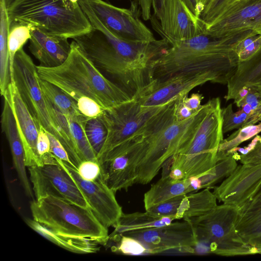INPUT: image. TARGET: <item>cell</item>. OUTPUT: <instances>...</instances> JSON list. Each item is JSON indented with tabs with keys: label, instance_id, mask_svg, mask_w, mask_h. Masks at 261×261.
<instances>
[{
	"label": "cell",
	"instance_id": "8d00e7d4",
	"mask_svg": "<svg viewBox=\"0 0 261 261\" xmlns=\"http://www.w3.org/2000/svg\"><path fill=\"white\" fill-rule=\"evenodd\" d=\"M249 117L241 109L234 112L231 104L221 108L223 133H226L242 127Z\"/></svg>",
	"mask_w": 261,
	"mask_h": 261
},
{
	"label": "cell",
	"instance_id": "52a82bcc",
	"mask_svg": "<svg viewBox=\"0 0 261 261\" xmlns=\"http://www.w3.org/2000/svg\"><path fill=\"white\" fill-rule=\"evenodd\" d=\"M239 210L238 207L223 203L202 216L189 220L197 240L196 248L203 247L202 252L225 256L258 254L243 241L237 230Z\"/></svg>",
	"mask_w": 261,
	"mask_h": 261
},
{
	"label": "cell",
	"instance_id": "277c9868",
	"mask_svg": "<svg viewBox=\"0 0 261 261\" xmlns=\"http://www.w3.org/2000/svg\"><path fill=\"white\" fill-rule=\"evenodd\" d=\"M7 9L10 23L25 22L55 36L73 39L93 29L79 3L71 0H15Z\"/></svg>",
	"mask_w": 261,
	"mask_h": 261
},
{
	"label": "cell",
	"instance_id": "44dd1931",
	"mask_svg": "<svg viewBox=\"0 0 261 261\" xmlns=\"http://www.w3.org/2000/svg\"><path fill=\"white\" fill-rule=\"evenodd\" d=\"M29 48L42 64L53 67L62 64L68 57L71 43L68 38L47 34L33 26Z\"/></svg>",
	"mask_w": 261,
	"mask_h": 261
},
{
	"label": "cell",
	"instance_id": "ffe728a7",
	"mask_svg": "<svg viewBox=\"0 0 261 261\" xmlns=\"http://www.w3.org/2000/svg\"><path fill=\"white\" fill-rule=\"evenodd\" d=\"M3 96L13 113L24 150L27 167L43 165L37 150L39 126L23 101L14 82H11Z\"/></svg>",
	"mask_w": 261,
	"mask_h": 261
},
{
	"label": "cell",
	"instance_id": "9c48e42d",
	"mask_svg": "<svg viewBox=\"0 0 261 261\" xmlns=\"http://www.w3.org/2000/svg\"><path fill=\"white\" fill-rule=\"evenodd\" d=\"M36 66L31 58L21 48L14 57L13 81L37 125L42 126L60 141L67 151L72 164L77 168L82 161L49 113L39 83Z\"/></svg>",
	"mask_w": 261,
	"mask_h": 261
},
{
	"label": "cell",
	"instance_id": "ac0fdd59",
	"mask_svg": "<svg viewBox=\"0 0 261 261\" xmlns=\"http://www.w3.org/2000/svg\"><path fill=\"white\" fill-rule=\"evenodd\" d=\"M260 186L261 163L241 164L213 192L220 202L240 208L252 198Z\"/></svg>",
	"mask_w": 261,
	"mask_h": 261
},
{
	"label": "cell",
	"instance_id": "7dc6e473",
	"mask_svg": "<svg viewBox=\"0 0 261 261\" xmlns=\"http://www.w3.org/2000/svg\"><path fill=\"white\" fill-rule=\"evenodd\" d=\"M249 87V92L247 95L236 105L240 108L244 104L249 105L252 109V113L256 110L260 104L259 91L251 87Z\"/></svg>",
	"mask_w": 261,
	"mask_h": 261
},
{
	"label": "cell",
	"instance_id": "e0dca14e",
	"mask_svg": "<svg viewBox=\"0 0 261 261\" xmlns=\"http://www.w3.org/2000/svg\"><path fill=\"white\" fill-rule=\"evenodd\" d=\"M150 20L153 30L168 41H181L203 33L199 18L182 0H163L159 19L153 14Z\"/></svg>",
	"mask_w": 261,
	"mask_h": 261
},
{
	"label": "cell",
	"instance_id": "9f6ffc18",
	"mask_svg": "<svg viewBox=\"0 0 261 261\" xmlns=\"http://www.w3.org/2000/svg\"><path fill=\"white\" fill-rule=\"evenodd\" d=\"M15 0H4L5 5L8 8Z\"/></svg>",
	"mask_w": 261,
	"mask_h": 261
},
{
	"label": "cell",
	"instance_id": "484cf974",
	"mask_svg": "<svg viewBox=\"0 0 261 261\" xmlns=\"http://www.w3.org/2000/svg\"><path fill=\"white\" fill-rule=\"evenodd\" d=\"M175 219L173 217L160 216L146 211L144 213H123L117 224L114 227V231L109 235V238L118 236L126 232L169 225Z\"/></svg>",
	"mask_w": 261,
	"mask_h": 261
},
{
	"label": "cell",
	"instance_id": "b9f144b4",
	"mask_svg": "<svg viewBox=\"0 0 261 261\" xmlns=\"http://www.w3.org/2000/svg\"><path fill=\"white\" fill-rule=\"evenodd\" d=\"M153 0H129L131 9L144 20H150L152 16Z\"/></svg>",
	"mask_w": 261,
	"mask_h": 261
},
{
	"label": "cell",
	"instance_id": "f907efd6",
	"mask_svg": "<svg viewBox=\"0 0 261 261\" xmlns=\"http://www.w3.org/2000/svg\"><path fill=\"white\" fill-rule=\"evenodd\" d=\"M258 121H261V103L249 116L243 126L256 124Z\"/></svg>",
	"mask_w": 261,
	"mask_h": 261
},
{
	"label": "cell",
	"instance_id": "60d3db41",
	"mask_svg": "<svg viewBox=\"0 0 261 261\" xmlns=\"http://www.w3.org/2000/svg\"><path fill=\"white\" fill-rule=\"evenodd\" d=\"M76 169L80 176L87 180L93 181L101 176V167L98 161H83Z\"/></svg>",
	"mask_w": 261,
	"mask_h": 261
},
{
	"label": "cell",
	"instance_id": "836d02e7",
	"mask_svg": "<svg viewBox=\"0 0 261 261\" xmlns=\"http://www.w3.org/2000/svg\"><path fill=\"white\" fill-rule=\"evenodd\" d=\"M237 160L233 153H230L219 159L208 173L198 177L201 181L202 188H211L221 179L229 176L237 167Z\"/></svg>",
	"mask_w": 261,
	"mask_h": 261
},
{
	"label": "cell",
	"instance_id": "7402d4cb",
	"mask_svg": "<svg viewBox=\"0 0 261 261\" xmlns=\"http://www.w3.org/2000/svg\"><path fill=\"white\" fill-rule=\"evenodd\" d=\"M3 109L1 115L2 132L5 134L9 142L14 168L18 175L19 181L27 195L33 197L27 176L25 168V158L22 142L19 134L16 122L12 109L4 99Z\"/></svg>",
	"mask_w": 261,
	"mask_h": 261
},
{
	"label": "cell",
	"instance_id": "8fae6325",
	"mask_svg": "<svg viewBox=\"0 0 261 261\" xmlns=\"http://www.w3.org/2000/svg\"><path fill=\"white\" fill-rule=\"evenodd\" d=\"M120 235L129 236L140 241L146 248L148 254L173 251L194 253L198 244L194 228L191 223L187 220L126 232Z\"/></svg>",
	"mask_w": 261,
	"mask_h": 261
},
{
	"label": "cell",
	"instance_id": "4dcf8cb0",
	"mask_svg": "<svg viewBox=\"0 0 261 261\" xmlns=\"http://www.w3.org/2000/svg\"><path fill=\"white\" fill-rule=\"evenodd\" d=\"M71 133L82 161L93 160L98 161L97 156L87 137L85 123L88 118L84 115L73 117L67 116Z\"/></svg>",
	"mask_w": 261,
	"mask_h": 261
},
{
	"label": "cell",
	"instance_id": "db71d44e",
	"mask_svg": "<svg viewBox=\"0 0 261 261\" xmlns=\"http://www.w3.org/2000/svg\"><path fill=\"white\" fill-rule=\"evenodd\" d=\"M189 179L190 180L191 187L195 192L202 189L201 180L198 177H191Z\"/></svg>",
	"mask_w": 261,
	"mask_h": 261
},
{
	"label": "cell",
	"instance_id": "30bf717a",
	"mask_svg": "<svg viewBox=\"0 0 261 261\" xmlns=\"http://www.w3.org/2000/svg\"><path fill=\"white\" fill-rule=\"evenodd\" d=\"M72 40L100 71L110 75L132 96L147 84L121 58L100 31L93 28Z\"/></svg>",
	"mask_w": 261,
	"mask_h": 261
},
{
	"label": "cell",
	"instance_id": "d4e9b609",
	"mask_svg": "<svg viewBox=\"0 0 261 261\" xmlns=\"http://www.w3.org/2000/svg\"><path fill=\"white\" fill-rule=\"evenodd\" d=\"M261 77V48L250 59L239 62L237 70L228 81L226 100L233 99L244 87L249 86Z\"/></svg>",
	"mask_w": 261,
	"mask_h": 261
},
{
	"label": "cell",
	"instance_id": "5bb4252c",
	"mask_svg": "<svg viewBox=\"0 0 261 261\" xmlns=\"http://www.w3.org/2000/svg\"><path fill=\"white\" fill-rule=\"evenodd\" d=\"M208 82L219 83L217 77L211 73L176 74L150 81L133 98L142 106H161L188 95L192 89Z\"/></svg>",
	"mask_w": 261,
	"mask_h": 261
},
{
	"label": "cell",
	"instance_id": "cb8c5ba5",
	"mask_svg": "<svg viewBox=\"0 0 261 261\" xmlns=\"http://www.w3.org/2000/svg\"><path fill=\"white\" fill-rule=\"evenodd\" d=\"M27 224L38 233L54 244L76 253H92L99 249L98 243L88 239L70 237L58 233L43 226L34 219L26 220Z\"/></svg>",
	"mask_w": 261,
	"mask_h": 261
},
{
	"label": "cell",
	"instance_id": "4fadbf2b",
	"mask_svg": "<svg viewBox=\"0 0 261 261\" xmlns=\"http://www.w3.org/2000/svg\"><path fill=\"white\" fill-rule=\"evenodd\" d=\"M142 157V151L136 141L126 142L110 151L99 161L105 183L115 193L127 190L136 184Z\"/></svg>",
	"mask_w": 261,
	"mask_h": 261
},
{
	"label": "cell",
	"instance_id": "ee69618b",
	"mask_svg": "<svg viewBox=\"0 0 261 261\" xmlns=\"http://www.w3.org/2000/svg\"><path fill=\"white\" fill-rule=\"evenodd\" d=\"M47 133L50 141L51 152L58 159L72 164L67 151L60 141L51 134Z\"/></svg>",
	"mask_w": 261,
	"mask_h": 261
},
{
	"label": "cell",
	"instance_id": "f35d334b",
	"mask_svg": "<svg viewBox=\"0 0 261 261\" xmlns=\"http://www.w3.org/2000/svg\"><path fill=\"white\" fill-rule=\"evenodd\" d=\"M37 150L43 164L54 162L56 158L50 151V141L47 132L41 125L38 127Z\"/></svg>",
	"mask_w": 261,
	"mask_h": 261
},
{
	"label": "cell",
	"instance_id": "ab89813d",
	"mask_svg": "<svg viewBox=\"0 0 261 261\" xmlns=\"http://www.w3.org/2000/svg\"><path fill=\"white\" fill-rule=\"evenodd\" d=\"M80 112L88 118H96L102 115L105 109L96 101L88 97H81L77 101Z\"/></svg>",
	"mask_w": 261,
	"mask_h": 261
},
{
	"label": "cell",
	"instance_id": "5b68a950",
	"mask_svg": "<svg viewBox=\"0 0 261 261\" xmlns=\"http://www.w3.org/2000/svg\"><path fill=\"white\" fill-rule=\"evenodd\" d=\"M30 209L34 220L56 233L90 239L102 245L108 242V228L89 207L48 196L32 201Z\"/></svg>",
	"mask_w": 261,
	"mask_h": 261
},
{
	"label": "cell",
	"instance_id": "4316f807",
	"mask_svg": "<svg viewBox=\"0 0 261 261\" xmlns=\"http://www.w3.org/2000/svg\"><path fill=\"white\" fill-rule=\"evenodd\" d=\"M217 198L210 188H205L200 192L185 195L177 209L175 219L189 221L202 216L215 208Z\"/></svg>",
	"mask_w": 261,
	"mask_h": 261
},
{
	"label": "cell",
	"instance_id": "e575fe53",
	"mask_svg": "<svg viewBox=\"0 0 261 261\" xmlns=\"http://www.w3.org/2000/svg\"><path fill=\"white\" fill-rule=\"evenodd\" d=\"M85 130L96 156L102 148L107 136V128L101 116L88 118L85 123Z\"/></svg>",
	"mask_w": 261,
	"mask_h": 261
},
{
	"label": "cell",
	"instance_id": "c3c4849f",
	"mask_svg": "<svg viewBox=\"0 0 261 261\" xmlns=\"http://www.w3.org/2000/svg\"><path fill=\"white\" fill-rule=\"evenodd\" d=\"M203 96L198 93H193L190 97L188 95L182 97L183 102L186 106L194 111H198L202 106L201 105Z\"/></svg>",
	"mask_w": 261,
	"mask_h": 261
},
{
	"label": "cell",
	"instance_id": "8992f818",
	"mask_svg": "<svg viewBox=\"0 0 261 261\" xmlns=\"http://www.w3.org/2000/svg\"><path fill=\"white\" fill-rule=\"evenodd\" d=\"M210 100V107L190 143L171 158L170 169H180L185 179L203 176L217 162L219 147L223 140L221 101L219 97Z\"/></svg>",
	"mask_w": 261,
	"mask_h": 261
},
{
	"label": "cell",
	"instance_id": "816d5d0a",
	"mask_svg": "<svg viewBox=\"0 0 261 261\" xmlns=\"http://www.w3.org/2000/svg\"><path fill=\"white\" fill-rule=\"evenodd\" d=\"M191 12L199 18L200 10L198 0H182Z\"/></svg>",
	"mask_w": 261,
	"mask_h": 261
},
{
	"label": "cell",
	"instance_id": "7bdbcfd3",
	"mask_svg": "<svg viewBox=\"0 0 261 261\" xmlns=\"http://www.w3.org/2000/svg\"><path fill=\"white\" fill-rule=\"evenodd\" d=\"M233 154L236 160H240L241 164L261 163V137L254 147L247 153L239 154L235 151Z\"/></svg>",
	"mask_w": 261,
	"mask_h": 261
},
{
	"label": "cell",
	"instance_id": "d590c367",
	"mask_svg": "<svg viewBox=\"0 0 261 261\" xmlns=\"http://www.w3.org/2000/svg\"><path fill=\"white\" fill-rule=\"evenodd\" d=\"M118 242L117 246H113V251L127 255H141L148 253L145 247L137 239L124 235L110 238L109 241Z\"/></svg>",
	"mask_w": 261,
	"mask_h": 261
},
{
	"label": "cell",
	"instance_id": "3957f363",
	"mask_svg": "<svg viewBox=\"0 0 261 261\" xmlns=\"http://www.w3.org/2000/svg\"><path fill=\"white\" fill-rule=\"evenodd\" d=\"M175 100L167 108L155 127L138 139L143 158L138 167L137 184L150 182L166 161L187 146L211 105L210 100L190 118L177 121L174 115Z\"/></svg>",
	"mask_w": 261,
	"mask_h": 261
},
{
	"label": "cell",
	"instance_id": "681fc988",
	"mask_svg": "<svg viewBox=\"0 0 261 261\" xmlns=\"http://www.w3.org/2000/svg\"><path fill=\"white\" fill-rule=\"evenodd\" d=\"M261 206V186L252 197L243 206L239 208L240 211H246L252 208H257Z\"/></svg>",
	"mask_w": 261,
	"mask_h": 261
},
{
	"label": "cell",
	"instance_id": "d6a6232c",
	"mask_svg": "<svg viewBox=\"0 0 261 261\" xmlns=\"http://www.w3.org/2000/svg\"><path fill=\"white\" fill-rule=\"evenodd\" d=\"M261 132V122L249 124L238 129L221 143L217 154V161L232 153L238 146Z\"/></svg>",
	"mask_w": 261,
	"mask_h": 261
},
{
	"label": "cell",
	"instance_id": "ba28073f",
	"mask_svg": "<svg viewBox=\"0 0 261 261\" xmlns=\"http://www.w3.org/2000/svg\"><path fill=\"white\" fill-rule=\"evenodd\" d=\"M174 100L161 106L145 107L133 99L114 108L105 110L101 116L108 133L97 156L98 162L114 148L143 136L152 129Z\"/></svg>",
	"mask_w": 261,
	"mask_h": 261
},
{
	"label": "cell",
	"instance_id": "f1b7e54d",
	"mask_svg": "<svg viewBox=\"0 0 261 261\" xmlns=\"http://www.w3.org/2000/svg\"><path fill=\"white\" fill-rule=\"evenodd\" d=\"M9 25L7 7L4 0H0V92L2 96L11 83L8 44Z\"/></svg>",
	"mask_w": 261,
	"mask_h": 261
},
{
	"label": "cell",
	"instance_id": "f546056e",
	"mask_svg": "<svg viewBox=\"0 0 261 261\" xmlns=\"http://www.w3.org/2000/svg\"><path fill=\"white\" fill-rule=\"evenodd\" d=\"M39 83L44 96L66 116L78 117L83 115L80 112L76 102L61 89L40 78Z\"/></svg>",
	"mask_w": 261,
	"mask_h": 261
},
{
	"label": "cell",
	"instance_id": "7c38bea8",
	"mask_svg": "<svg viewBox=\"0 0 261 261\" xmlns=\"http://www.w3.org/2000/svg\"><path fill=\"white\" fill-rule=\"evenodd\" d=\"M28 170L36 199L50 196L90 208L81 190L57 158L54 162L28 167Z\"/></svg>",
	"mask_w": 261,
	"mask_h": 261
},
{
	"label": "cell",
	"instance_id": "f5cc1de1",
	"mask_svg": "<svg viewBox=\"0 0 261 261\" xmlns=\"http://www.w3.org/2000/svg\"><path fill=\"white\" fill-rule=\"evenodd\" d=\"M163 0H153L152 1V9L153 11V15L159 20L162 11Z\"/></svg>",
	"mask_w": 261,
	"mask_h": 261
},
{
	"label": "cell",
	"instance_id": "680465c9",
	"mask_svg": "<svg viewBox=\"0 0 261 261\" xmlns=\"http://www.w3.org/2000/svg\"><path fill=\"white\" fill-rule=\"evenodd\" d=\"M72 2H73V3H79V0H71Z\"/></svg>",
	"mask_w": 261,
	"mask_h": 261
},
{
	"label": "cell",
	"instance_id": "bcb514c9",
	"mask_svg": "<svg viewBox=\"0 0 261 261\" xmlns=\"http://www.w3.org/2000/svg\"><path fill=\"white\" fill-rule=\"evenodd\" d=\"M184 96L178 97L174 104V115L177 121H181L187 119L192 117L197 111L192 110L185 105L182 100Z\"/></svg>",
	"mask_w": 261,
	"mask_h": 261
},
{
	"label": "cell",
	"instance_id": "6f0895ef",
	"mask_svg": "<svg viewBox=\"0 0 261 261\" xmlns=\"http://www.w3.org/2000/svg\"><path fill=\"white\" fill-rule=\"evenodd\" d=\"M254 31L257 33L261 34V23L257 27V28Z\"/></svg>",
	"mask_w": 261,
	"mask_h": 261
},
{
	"label": "cell",
	"instance_id": "7a4b0ae2",
	"mask_svg": "<svg viewBox=\"0 0 261 261\" xmlns=\"http://www.w3.org/2000/svg\"><path fill=\"white\" fill-rule=\"evenodd\" d=\"M36 67L40 79L58 87L76 102L81 97H88L105 109H110L133 99L127 92L107 79L74 40L71 42L68 57L62 64Z\"/></svg>",
	"mask_w": 261,
	"mask_h": 261
},
{
	"label": "cell",
	"instance_id": "603a6c76",
	"mask_svg": "<svg viewBox=\"0 0 261 261\" xmlns=\"http://www.w3.org/2000/svg\"><path fill=\"white\" fill-rule=\"evenodd\" d=\"M192 192L194 191L189 178L174 181L169 175L162 177L144 194L143 201L145 210L174 197Z\"/></svg>",
	"mask_w": 261,
	"mask_h": 261
},
{
	"label": "cell",
	"instance_id": "11a10c76",
	"mask_svg": "<svg viewBox=\"0 0 261 261\" xmlns=\"http://www.w3.org/2000/svg\"><path fill=\"white\" fill-rule=\"evenodd\" d=\"M249 86L256 90H261V77L256 82Z\"/></svg>",
	"mask_w": 261,
	"mask_h": 261
},
{
	"label": "cell",
	"instance_id": "9a60e30c",
	"mask_svg": "<svg viewBox=\"0 0 261 261\" xmlns=\"http://www.w3.org/2000/svg\"><path fill=\"white\" fill-rule=\"evenodd\" d=\"M85 1L100 22L119 38L137 42H152L156 40L131 9L118 7L103 0Z\"/></svg>",
	"mask_w": 261,
	"mask_h": 261
},
{
	"label": "cell",
	"instance_id": "2e32d148",
	"mask_svg": "<svg viewBox=\"0 0 261 261\" xmlns=\"http://www.w3.org/2000/svg\"><path fill=\"white\" fill-rule=\"evenodd\" d=\"M57 160L74 181L99 221L108 228L114 227L123 214L122 207L116 200L115 192L106 185L102 175L93 181L84 179L72 164L58 158Z\"/></svg>",
	"mask_w": 261,
	"mask_h": 261
},
{
	"label": "cell",
	"instance_id": "1f68e13d",
	"mask_svg": "<svg viewBox=\"0 0 261 261\" xmlns=\"http://www.w3.org/2000/svg\"><path fill=\"white\" fill-rule=\"evenodd\" d=\"M33 25L21 21H13L10 23L8 44L10 55L11 82L13 81V63L16 53L22 48L23 46L31 37Z\"/></svg>",
	"mask_w": 261,
	"mask_h": 261
},
{
	"label": "cell",
	"instance_id": "6da1fadb",
	"mask_svg": "<svg viewBox=\"0 0 261 261\" xmlns=\"http://www.w3.org/2000/svg\"><path fill=\"white\" fill-rule=\"evenodd\" d=\"M251 33L246 31L215 37L203 33L181 41H168L170 46L150 64L149 82L179 74L208 73L217 77L219 84L227 85L239 63L235 48Z\"/></svg>",
	"mask_w": 261,
	"mask_h": 261
},
{
	"label": "cell",
	"instance_id": "91938a15",
	"mask_svg": "<svg viewBox=\"0 0 261 261\" xmlns=\"http://www.w3.org/2000/svg\"><path fill=\"white\" fill-rule=\"evenodd\" d=\"M198 1H199V2H200V1L201 0H198Z\"/></svg>",
	"mask_w": 261,
	"mask_h": 261
},
{
	"label": "cell",
	"instance_id": "74e56055",
	"mask_svg": "<svg viewBox=\"0 0 261 261\" xmlns=\"http://www.w3.org/2000/svg\"><path fill=\"white\" fill-rule=\"evenodd\" d=\"M185 195H182L174 197L150 207L146 211L160 216L173 217L175 219V215L177 209Z\"/></svg>",
	"mask_w": 261,
	"mask_h": 261
},
{
	"label": "cell",
	"instance_id": "d6986e66",
	"mask_svg": "<svg viewBox=\"0 0 261 261\" xmlns=\"http://www.w3.org/2000/svg\"><path fill=\"white\" fill-rule=\"evenodd\" d=\"M261 23V0H238L211 23L203 27V33L224 37L248 30Z\"/></svg>",
	"mask_w": 261,
	"mask_h": 261
},
{
	"label": "cell",
	"instance_id": "f6af8a7d",
	"mask_svg": "<svg viewBox=\"0 0 261 261\" xmlns=\"http://www.w3.org/2000/svg\"><path fill=\"white\" fill-rule=\"evenodd\" d=\"M261 48V34L258 33L255 38L238 54L239 62H245L252 58Z\"/></svg>",
	"mask_w": 261,
	"mask_h": 261
},
{
	"label": "cell",
	"instance_id": "83f0119b",
	"mask_svg": "<svg viewBox=\"0 0 261 261\" xmlns=\"http://www.w3.org/2000/svg\"><path fill=\"white\" fill-rule=\"evenodd\" d=\"M236 227L243 241L261 254V206L246 211L239 210Z\"/></svg>",
	"mask_w": 261,
	"mask_h": 261
}]
</instances>
